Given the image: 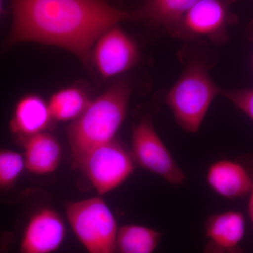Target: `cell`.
<instances>
[{"label": "cell", "instance_id": "8", "mask_svg": "<svg viewBox=\"0 0 253 253\" xmlns=\"http://www.w3.org/2000/svg\"><path fill=\"white\" fill-rule=\"evenodd\" d=\"M139 59L135 41L118 26L103 33L91 50V62L104 79L129 71Z\"/></svg>", "mask_w": 253, "mask_h": 253}, {"label": "cell", "instance_id": "7", "mask_svg": "<svg viewBox=\"0 0 253 253\" xmlns=\"http://www.w3.org/2000/svg\"><path fill=\"white\" fill-rule=\"evenodd\" d=\"M131 153L136 165L173 185H180L186 180L185 173L163 143L153 118L148 115L133 126Z\"/></svg>", "mask_w": 253, "mask_h": 253}, {"label": "cell", "instance_id": "13", "mask_svg": "<svg viewBox=\"0 0 253 253\" xmlns=\"http://www.w3.org/2000/svg\"><path fill=\"white\" fill-rule=\"evenodd\" d=\"M26 168L36 174L54 172L61 163L62 149L56 136L47 131L37 134L22 142Z\"/></svg>", "mask_w": 253, "mask_h": 253}, {"label": "cell", "instance_id": "18", "mask_svg": "<svg viewBox=\"0 0 253 253\" xmlns=\"http://www.w3.org/2000/svg\"><path fill=\"white\" fill-rule=\"evenodd\" d=\"M221 94L227 98L253 121V88L221 89Z\"/></svg>", "mask_w": 253, "mask_h": 253}, {"label": "cell", "instance_id": "11", "mask_svg": "<svg viewBox=\"0 0 253 253\" xmlns=\"http://www.w3.org/2000/svg\"><path fill=\"white\" fill-rule=\"evenodd\" d=\"M245 229L242 213L228 211L209 216L205 223L208 242L204 253H244L241 243Z\"/></svg>", "mask_w": 253, "mask_h": 253}, {"label": "cell", "instance_id": "9", "mask_svg": "<svg viewBox=\"0 0 253 253\" xmlns=\"http://www.w3.org/2000/svg\"><path fill=\"white\" fill-rule=\"evenodd\" d=\"M65 222L59 213L51 208L37 211L23 229L19 253H53L66 239Z\"/></svg>", "mask_w": 253, "mask_h": 253}, {"label": "cell", "instance_id": "15", "mask_svg": "<svg viewBox=\"0 0 253 253\" xmlns=\"http://www.w3.org/2000/svg\"><path fill=\"white\" fill-rule=\"evenodd\" d=\"M163 234L146 226L127 224L118 229L117 253H155Z\"/></svg>", "mask_w": 253, "mask_h": 253}, {"label": "cell", "instance_id": "12", "mask_svg": "<svg viewBox=\"0 0 253 253\" xmlns=\"http://www.w3.org/2000/svg\"><path fill=\"white\" fill-rule=\"evenodd\" d=\"M53 121L48 103L39 95L27 94L16 103L10 121V129L22 142L32 136L46 131Z\"/></svg>", "mask_w": 253, "mask_h": 253}, {"label": "cell", "instance_id": "4", "mask_svg": "<svg viewBox=\"0 0 253 253\" xmlns=\"http://www.w3.org/2000/svg\"><path fill=\"white\" fill-rule=\"evenodd\" d=\"M70 225L88 253H117L116 218L101 198L68 203Z\"/></svg>", "mask_w": 253, "mask_h": 253}, {"label": "cell", "instance_id": "10", "mask_svg": "<svg viewBox=\"0 0 253 253\" xmlns=\"http://www.w3.org/2000/svg\"><path fill=\"white\" fill-rule=\"evenodd\" d=\"M208 185L219 196L229 199L244 198L253 188V156L221 160L208 169Z\"/></svg>", "mask_w": 253, "mask_h": 253}, {"label": "cell", "instance_id": "16", "mask_svg": "<svg viewBox=\"0 0 253 253\" xmlns=\"http://www.w3.org/2000/svg\"><path fill=\"white\" fill-rule=\"evenodd\" d=\"M90 101L84 89L69 86L55 92L48 105L54 121H74L84 112Z\"/></svg>", "mask_w": 253, "mask_h": 253}, {"label": "cell", "instance_id": "19", "mask_svg": "<svg viewBox=\"0 0 253 253\" xmlns=\"http://www.w3.org/2000/svg\"><path fill=\"white\" fill-rule=\"evenodd\" d=\"M14 244V236L9 231L0 232V253H9Z\"/></svg>", "mask_w": 253, "mask_h": 253}, {"label": "cell", "instance_id": "6", "mask_svg": "<svg viewBox=\"0 0 253 253\" xmlns=\"http://www.w3.org/2000/svg\"><path fill=\"white\" fill-rule=\"evenodd\" d=\"M235 1L199 0L169 29L182 39H207L214 44H224L229 40L228 28L236 21L230 9Z\"/></svg>", "mask_w": 253, "mask_h": 253}, {"label": "cell", "instance_id": "3", "mask_svg": "<svg viewBox=\"0 0 253 253\" xmlns=\"http://www.w3.org/2000/svg\"><path fill=\"white\" fill-rule=\"evenodd\" d=\"M221 94L204 63L193 62L166 96L176 123L189 133L199 131L213 100Z\"/></svg>", "mask_w": 253, "mask_h": 253}, {"label": "cell", "instance_id": "21", "mask_svg": "<svg viewBox=\"0 0 253 253\" xmlns=\"http://www.w3.org/2000/svg\"><path fill=\"white\" fill-rule=\"evenodd\" d=\"M4 0H0V17H1V15L4 14Z\"/></svg>", "mask_w": 253, "mask_h": 253}, {"label": "cell", "instance_id": "2", "mask_svg": "<svg viewBox=\"0 0 253 253\" xmlns=\"http://www.w3.org/2000/svg\"><path fill=\"white\" fill-rule=\"evenodd\" d=\"M131 88L124 82L115 83L96 99L68 129L73 163L77 168L90 150L115 139L126 120Z\"/></svg>", "mask_w": 253, "mask_h": 253}, {"label": "cell", "instance_id": "22", "mask_svg": "<svg viewBox=\"0 0 253 253\" xmlns=\"http://www.w3.org/2000/svg\"><path fill=\"white\" fill-rule=\"evenodd\" d=\"M249 33L251 36V38H253V23H251V27H250Z\"/></svg>", "mask_w": 253, "mask_h": 253}, {"label": "cell", "instance_id": "17", "mask_svg": "<svg viewBox=\"0 0 253 253\" xmlns=\"http://www.w3.org/2000/svg\"><path fill=\"white\" fill-rule=\"evenodd\" d=\"M25 168L23 155L10 150H0V189L14 185Z\"/></svg>", "mask_w": 253, "mask_h": 253}, {"label": "cell", "instance_id": "5", "mask_svg": "<svg viewBox=\"0 0 253 253\" xmlns=\"http://www.w3.org/2000/svg\"><path fill=\"white\" fill-rule=\"evenodd\" d=\"M136 163L131 155L116 139L90 150L77 168L81 169L99 195L111 192L134 172Z\"/></svg>", "mask_w": 253, "mask_h": 253}, {"label": "cell", "instance_id": "20", "mask_svg": "<svg viewBox=\"0 0 253 253\" xmlns=\"http://www.w3.org/2000/svg\"><path fill=\"white\" fill-rule=\"evenodd\" d=\"M250 195H251V196H250L249 211L250 217H251V221H252L253 224V188Z\"/></svg>", "mask_w": 253, "mask_h": 253}, {"label": "cell", "instance_id": "14", "mask_svg": "<svg viewBox=\"0 0 253 253\" xmlns=\"http://www.w3.org/2000/svg\"><path fill=\"white\" fill-rule=\"evenodd\" d=\"M199 0H149L137 10L139 20L156 26L172 28Z\"/></svg>", "mask_w": 253, "mask_h": 253}, {"label": "cell", "instance_id": "1", "mask_svg": "<svg viewBox=\"0 0 253 253\" xmlns=\"http://www.w3.org/2000/svg\"><path fill=\"white\" fill-rule=\"evenodd\" d=\"M13 20L6 47L21 42L58 46L90 66L91 50L103 33L120 23L139 20L137 11L107 0H11Z\"/></svg>", "mask_w": 253, "mask_h": 253}]
</instances>
